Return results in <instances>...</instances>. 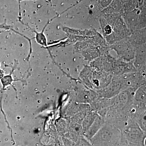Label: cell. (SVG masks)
I'll list each match as a JSON object with an SVG mask.
<instances>
[{"instance_id": "18", "label": "cell", "mask_w": 146, "mask_h": 146, "mask_svg": "<svg viewBox=\"0 0 146 146\" xmlns=\"http://www.w3.org/2000/svg\"></svg>"}, {"instance_id": "2", "label": "cell", "mask_w": 146, "mask_h": 146, "mask_svg": "<svg viewBox=\"0 0 146 146\" xmlns=\"http://www.w3.org/2000/svg\"><path fill=\"white\" fill-rule=\"evenodd\" d=\"M112 75L91 66H86L80 73V77L86 88L98 91L105 88L112 80Z\"/></svg>"}, {"instance_id": "12", "label": "cell", "mask_w": 146, "mask_h": 146, "mask_svg": "<svg viewBox=\"0 0 146 146\" xmlns=\"http://www.w3.org/2000/svg\"><path fill=\"white\" fill-rule=\"evenodd\" d=\"M46 25L44 27L42 31L41 32L38 33L36 31H34L35 33V39H36V42L39 44L44 46L46 47L47 46V41L46 37L44 34V31Z\"/></svg>"}, {"instance_id": "11", "label": "cell", "mask_w": 146, "mask_h": 146, "mask_svg": "<svg viewBox=\"0 0 146 146\" xmlns=\"http://www.w3.org/2000/svg\"><path fill=\"white\" fill-rule=\"evenodd\" d=\"M97 115L98 114L97 113L91 110L87 112L82 123L83 135L94 122Z\"/></svg>"}, {"instance_id": "6", "label": "cell", "mask_w": 146, "mask_h": 146, "mask_svg": "<svg viewBox=\"0 0 146 146\" xmlns=\"http://www.w3.org/2000/svg\"><path fill=\"white\" fill-rule=\"evenodd\" d=\"M133 108L135 110H146V84L140 86L135 92Z\"/></svg>"}, {"instance_id": "7", "label": "cell", "mask_w": 146, "mask_h": 146, "mask_svg": "<svg viewBox=\"0 0 146 146\" xmlns=\"http://www.w3.org/2000/svg\"><path fill=\"white\" fill-rule=\"evenodd\" d=\"M135 51L146 45V28L137 30L127 37Z\"/></svg>"}, {"instance_id": "5", "label": "cell", "mask_w": 146, "mask_h": 146, "mask_svg": "<svg viewBox=\"0 0 146 146\" xmlns=\"http://www.w3.org/2000/svg\"><path fill=\"white\" fill-rule=\"evenodd\" d=\"M127 37L110 45L109 48L117 52L119 60L130 62L133 61L134 59L135 51L131 45Z\"/></svg>"}, {"instance_id": "14", "label": "cell", "mask_w": 146, "mask_h": 146, "mask_svg": "<svg viewBox=\"0 0 146 146\" xmlns=\"http://www.w3.org/2000/svg\"><path fill=\"white\" fill-rule=\"evenodd\" d=\"M12 77L11 75L4 76L3 78L1 79V81L4 87L10 85L13 82Z\"/></svg>"}, {"instance_id": "17", "label": "cell", "mask_w": 146, "mask_h": 146, "mask_svg": "<svg viewBox=\"0 0 146 146\" xmlns=\"http://www.w3.org/2000/svg\"><path fill=\"white\" fill-rule=\"evenodd\" d=\"M0 66H1V63H0Z\"/></svg>"}, {"instance_id": "10", "label": "cell", "mask_w": 146, "mask_h": 146, "mask_svg": "<svg viewBox=\"0 0 146 146\" xmlns=\"http://www.w3.org/2000/svg\"><path fill=\"white\" fill-rule=\"evenodd\" d=\"M105 123L104 118L98 114L94 122L83 136L89 141L104 125Z\"/></svg>"}, {"instance_id": "8", "label": "cell", "mask_w": 146, "mask_h": 146, "mask_svg": "<svg viewBox=\"0 0 146 146\" xmlns=\"http://www.w3.org/2000/svg\"><path fill=\"white\" fill-rule=\"evenodd\" d=\"M97 98H98V97L96 91L86 88L78 91L76 102L90 104Z\"/></svg>"}, {"instance_id": "9", "label": "cell", "mask_w": 146, "mask_h": 146, "mask_svg": "<svg viewBox=\"0 0 146 146\" xmlns=\"http://www.w3.org/2000/svg\"><path fill=\"white\" fill-rule=\"evenodd\" d=\"M133 65L137 72L146 73V46L135 50Z\"/></svg>"}, {"instance_id": "3", "label": "cell", "mask_w": 146, "mask_h": 146, "mask_svg": "<svg viewBox=\"0 0 146 146\" xmlns=\"http://www.w3.org/2000/svg\"><path fill=\"white\" fill-rule=\"evenodd\" d=\"M89 141L93 146H121L125 144L121 130L106 123Z\"/></svg>"}, {"instance_id": "1", "label": "cell", "mask_w": 146, "mask_h": 146, "mask_svg": "<svg viewBox=\"0 0 146 146\" xmlns=\"http://www.w3.org/2000/svg\"><path fill=\"white\" fill-rule=\"evenodd\" d=\"M103 35L108 44L111 45L130 36L131 32L120 18H110L100 22Z\"/></svg>"}, {"instance_id": "15", "label": "cell", "mask_w": 146, "mask_h": 146, "mask_svg": "<svg viewBox=\"0 0 146 146\" xmlns=\"http://www.w3.org/2000/svg\"><path fill=\"white\" fill-rule=\"evenodd\" d=\"M5 76V73L4 71L1 69H0V79H1Z\"/></svg>"}, {"instance_id": "16", "label": "cell", "mask_w": 146, "mask_h": 146, "mask_svg": "<svg viewBox=\"0 0 146 146\" xmlns=\"http://www.w3.org/2000/svg\"><path fill=\"white\" fill-rule=\"evenodd\" d=\"M139 145H134V144L127 143L125 144V145H123L121 146H139Z\"/></svg>"}, {"instance_id": "4", "label": "cell", "mask_w": 146, "mask_h": 146, "mask_svg": "<svg viewBox=\"0 0 146 146\" xmlns=\"http://www.w3.org/2000/svg\"><path fill=\"white\" fill-rule=\"evenodd\" d=\"M123 142L141 146H146L145 141L146 132H145L132 119H129L121 130Z\"/></svg>"}, {"instance_id": "13", "label": "cell", "mask_w": 146, "mask_h": 146, "mask_svg": "<svg viewBox=\"0 0 146 146\" xmlns=\"http://www.w3.org/2000/svg\"><path fill=\"white\" fill-rule=\"evenodd\" d=\"M73 146H93L91 142L86 139L84 136H82L78 139Z\"/></svg>"}]
</instances>
